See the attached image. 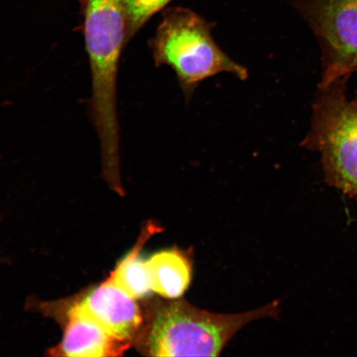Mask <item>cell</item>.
Here are the masks:
<instances>
[{"label": "cell", "instance_id": "obj_1", "mask_svg": "<svg viewBox=\"0 0 357 357\" xmlns=\"http://www.w3.org/2000/svg\"><path fill=\"white\" fill-rule=\"evenodd\" d=\"M92 75L93 122L99 137L102 174L120 177V136L116 86L120 55L127 43L123 0H80Z\"/></svg>", "mask_w": 357, "mask_h": 357}, {"label": "cell", "instance_id": "obj_2", "mask_svg": "<svg viewBox=\"0 0 357 357\" xmlns=\"http://www.w3.org/2000/svg\"><path fill=\"white\" fill-rule=\"evenodd\" d=\"M278 302L236 314L198 309L184 300L156 301L147 312L137 343L154 356H218L231 337L249 323L278 316Z\"/></svg>", "mask_w": 357, "mask_h": 357}, {"label": "cell", "instance_id": "obj_3", "mask_svg": "<svg viewBox=\"0 0 357 357\" xmlns=\"http://www.w3.org/2000/svg\"><path fill=\"white\" fill-rule=\"evenodd\" d=\"M213 26L185 8L165 12L150 47L156 66H168L176 75L186 102L201 82L227 73L241 80L248 70L226 54L214 41Z\"/></svg>", "mask_w": 357, "mask_h": 357}, {"label": "cell", "instance_id": "obj_4", "mask_svg": "<svg viewBox=\"0 0 357 357\" xmlns=\"http://www.w3.org/2000/svg\"><path fill=\"white\" fill-rule=\"evenodd\" d=\"M349 78L319 87L310 131L301 146L320 154L329 186L357 199V100L348 99Z\"/></svg>", "mask_w": 357, "mask_h": 357}, {"label": "cell", "instance_id": "obj_5", "mask_svg": "<svg viewBox=\"0 0 357 357\" xmlns=\"http://www.w3.org/2000/svg\"><path fill=\"white\" fill-rule=\"evenodd\" d=\"M318 39L323 73L319 87L357 71V0H294Z\"/></svg>", "mask_w": 357, "mask_h": 357}, {"label": "cell", "instance_id": "obj_6", "mask_svg": "<svg viewBox=\"0 0 357 357\" xmlns=\"http://www.w3.org/2000/svg\"><path fill=\"white\" fill-rule=\"evenodd\" d=\"M111 336L131 346L144 327V315L135 298L110 278L74 305Z\"/></svg>", "mask_w": 357, "mask_h": 357}, {"label": "cell", "instance_id": "obj_7", "mask_svg": "<svg viewBox=\"0 0 357 357\" xmlns=\"http://www.w3.org/2000/svg\"><path fill=\"white\" fill-rule=\"evenodd\" d=\"M129 347L73 305L67 314L63 338L54 352L66 356H112L121 355Z\"/></svg>", "mask_w": 357, "mask_h": 357}, {"label": "cell", "instance_id": "obj_8", "mask_svg": "<svg viewBox=\"0 0 357 357\" xmlns=\"http://www.w3.org/2000/svg\"><path fill=\"white\" fill-rule=\"evenodd\" d=\"M150 283L153 292L175 300L188 289L191 280V262L178 249L156 252L146 260Z\"/></svg>", "mask_w": 357, "mask_h": 357}, {"label": "cell", "instance_id": "obj_9", "mask_svg": "<svg viewBox=\"0 0 357 357\" xmlns=\"http://www.w3.org/2000/svg\"><path fill=\"white\" fill-rule=\"evenodd\" d=\"M160 231V227L151 223L142 231L137 243L126 256L120 261L111 278L119 287L135 300L149 296L153 291L151 287L146 260L142 257V248L151 236Z\"/></svg>", "mask_w": 357, "mask_h": 357}, {"label": "cell", "instance_id": "obj_10", "mask_svg": "<svg viewBox=\"0 0 357 357\" xmlns=\"http://www.w3.org/2000/svg\"><path fill=\"white\" fill-rule=\"evenodd\" d=\"M172 0H123L127 24V42L151 17L162 10Z\"/></svg>", "mask_w": 357, "mask_h": 357}, {"label": "cell", "instance_id": "obj_11", "mask_svg": "<svg viewBox=\"0 0 357 357\" xmlns=\"http://www.w3.org/2000/svg\"><path fill=\"white\" fill-rule=\"evenodd\" d=\"M354 99H356L357 100V93H356V96H355Z\"/></svg>", "mask_w": 357, "mask_h": 357}]
</instances>
